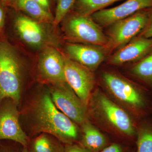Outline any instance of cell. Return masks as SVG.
<instances>
[{
    "label": "cell",
    "mask_w": 152,
    "mask_h": 152,
    "mask_svg": "<svg viewBox=\"0 0 152 152\" xmlns=\"http://www.w3.org/2000/svg\"><path fill=\"white\" fill-rule=\"evenodd\" d=\"M49 134L42 133L32 143L33 152H64V147L58 139Z\"/></svg>",
    "instance_id": "cell-20"
},
{
    "label": "cell",
    "mask_w": 152,
    "mask_h": 152,
    "mask_svg": "<svg viewBox=\"0 0 152 152\" xmlns=\"http://www.w3.org/2000/svg\"><path fill=\"white\" fill-rule=\"evenodd\" d=\"M49 93L57 108L79 126L89 120L87 106L67 83L53 86Z\"/></svg>",
    "instance_id": "cell-8"
},
{
    "label": "cell",
    "mask_w": 152,
    "mask_h": 152,
    "mask_svg": "<svg viewBox=\"0 0 152 152\" xmlns=\"http://www.w3.org/2000/svg\"><path fill=\"white\" fill-rule=\"evenodd\" d=\"M49 12L52 14V10L53 0H34Z\"/></svg>",
    "instance_id": "cell-25"
},
{
    "label": "cell",
    "mask_w": 152,
    "mask_h": 152,
    "mask_svg": "<svg viewBox=\"0 0 152 152\" xmlns=\"http://www.w3.org/2000/svg\"><path fill=\"white\" fill-rule=\"evenodd\" d=\"M17 105L9 98L0 102V141H12L27 147L28 139L20 124Z\"/></svg>",
    "instance_id": "cell-10"
},
{
    "label": "cell",
    "mask_w": 152,
    "mask_h": 152,
    "mask_svg": "<svg viewBox=\"0 0 152 152\" xmlns=\"http://www.w3.org/2000/svg\"><path fill=\"white\" fill-rule=\"evenodd\" d=\"M0 152H18L13 147L0 143Z\"/></svg>",
    "instance_id": "cell-27"
},
{
    "label": "cell",
    "mask_w": 152,
    "mask_h": 152,
    "mask_svg": "<svg viewBox=\"0 0 152 152\" xmlns=\"http://www.w3.org/2000/svg\"><path fill=\"white\" fill-rule=\"evenodd\" d=\"M76 0H57L53 26L56 27L73 7Z\"/></svg>",
    "instance_id": "cell-21"
},
{
    "label": "cell",
    "mask_w": 152,
    "mask_h": 152,
    "mask_svg": "<svg viewBox=\"0 0 152 152\" xmlns=\"http://www.w3.org/2000/svg\"><path fill=\"white\" fill-rule=\"evenodd\" d=\"M64 57L66 82L87 106L93 91L97 86L94 72L71 60L65 54Z\"/></svg>",
    "instance_id": "cell-9"
},
{
    "label": "cell",
    "mask_w": 152,
    "mask_h": 152,
    "mask_svg": "<svg viewBox=\"0 0 152 152\" xmlns=\"http://www.w3.org/2000/svg\"><path fill=\"white\" fill-rule=\"evenodd\" d=\"M52 25L22 14L17 15L14 21V29L21 40L33 48L41 50L59 46L58 38L50 27Z\"/></svg>",
    "instance_id": "cell-6"
},
{
    "label": "cell",
    "mask_w": 152,
    "mask_h": 152,
    "mask_svg": "<svg viewBox=\"0 0 152 152\" xmlns=\"http://www.w3.org/2000/svg\"><path fill=\"white\" fill-rule=\"evenodd\" d=\"M101 48L91 45L71 43L66 45L65 55L94 72L105 57Z\"/></svg>",
    "instance_id": "cell-14"
},
{
    "label": "cell",
    "mask_w": 152,
    "mask_h": 152,
    "mask_svg": "<svg viewBox=\"0 0 152 152\" xmlns=\"http://www.w3.org/2000/svg\"><path fill=\"white\" fill-rule=\"evenodd\" d=\"M129 72L139 83L152 92V51L135 63L130 69Z\"/></svg>",
    "instance_id": "cell-17"
},
{
    "label": "cell",
    "mask_w": 152,
    "mask_h": 152,
    "mask_svg": "<svg viewBox=\"0 0 152 152\" xmlns=\"http://www.w3.org/2000/svg\"><path fill=\"white\" fill-rule=\"evenodd\" d=\"M122 0H76L74 12L86 16H91L106 7Z\"/></svg>",
    "instance_id": "cell-19"
},
{
    "label": "cell",
    "mask_w": 152,
    "mask_h": 152,
    "mask_svg": "<svg viewBox=\"0 0 152 152\" xmlns=\"http://www.w3.org/2000/svg\"><path fill=\"white\" fill-rule=\"evenodd\" d=\"M152 20V8L139 11L111 25L107 48H121L141 33Z\"/></svg>",
    "instance_id": "cell-7"
},
{
    "label": "cell",
    "mask_w": 152,
    "mask_h": 152,
    "mask_svg": "<svg viewBox=\"0 0 152 152\" xmlns=\"http://www.w3.org/2000/svg\"><path fill=\"white\" fill-rule=\"evenodd\" d=\"M80 127V144L92 152H99L112 143L108 136L89 120Z\"/></svg>",
    "instance_id": "cell-15"
},
{
    "label": "cell",
    "mask_w": 152,
    "mask_h": 152,
    "mask_svg": "<svg viewBox=\"0 0 152 152\" xmlns=\"http://www.w3.org/2000/svg\"><path fill=\"white\" fill-rule=\"evenodd\" d=\"M7 6L0 1V34L1 32L5 22Z\"/></svg>",
    "instance_id": "cell-24"
},
{
    "label": "cell",
    "mask_w": 152,
    "mask_h": 152,
    "mask_svg": "<svg viewBox=\"0 0 152 152\" xmlns=\"http://www.w3.org/2000/svg\"><path fill=\"white\" fill-rule=\"evenodd\" d=\"M64 152H92L80 143L67 144L64 147Z\"/></svg>",
    "instance_id": "cell-23"
},
{
    "label": "cell",
    "mask_w": 152,
    "mask_h": 152,
    "mask_svg": "<svg viewBox=\"0 0 152 152\" xmlns=\"http://www.w3.org/2000/svg\"><path fill=\"white\" fill-rule=\"evenodd\" d=\"M135 152H152V116L137 123Z\"/></svg>",
    "instance_id": "cell-18"
},
{
    "label": "cell",
    "mask_w": 152,
    "mask_h": 152,
    "mask_svg": "<svg viewBox=\"0 0 152 152\" xmlns=\"http://www.w3.org/2000/svg\"><path fill=\"white\" fill-rule=\"evenodd\" d=\"M24 71L23 63L15 48L7 40L0 41V102L9 98L19 103Z\"/></svg>",
    "instance_id": "cell-4"
},
{
    "label": "cell",
    "mask_w": 152,
    "mask_h": 152,
    "mask_svg": "<svg viewBox=\"0 0 152 152\" xmlns=\"http://www.w3.org/2000/svg\"><path fill=\"white\" fill-rule=\"evenodd\" d=\"M100 87L136 121L152 116V92L143 86L111 69L100 73Z\"/></svg>",
    "instance_id": "cell-2"
},
{
    "label": "cell",
    "mask_w": 152,
    "mask_h": 152,
    "mask_svg": "<svg viewBox=\"0 0 152 152\" xmlns=\"http://www.w3.org/2000/svg\"><path fill=\"white\" fill-rule=\"evenodd\" d=\"M152 51V38L140 36L119 49L109 58L108 64L119 66L128 63H136Z\"/></svg>",
    "instance_id": "cell-13"
},
{
    "label": "cell",
    "mask_w": 152,
    "mask_h": 152,
    "mask_svg": "<svg viewBox=\"0 0 152 152\" xmlns=\"http://www.w3.org/2000/svg\"><path fill=\"white\" fill-rule=\"evenodd\" d=\"M61 22L64 35L71 42L100 48L107 47V37L91 16L83 15L73 11L71 13L69 12Z\"/></svg>",
    "instance_id": "cell-5"
},
{
    "label": "cell",
    "mask_w": 152,
    "mask_h": 152,
    "mask_svg": "<svg viewBox=\"0 0 152 152\" xmlns=\"http://www.w3.org/2000/svg\"><path fill=\"white\" fill-rule=\"evenodd\" d=\"M31 115L36 133L49 134L66 145L74 143L80 137V126L57 108L49 92L37 97Z\"/></svg>",
    "instance_id": "cell-3"
},
{
    "label": "cell",
    "mask_w": 152,
    "mask_h": 152,
    "mask_svg": "<svg viewBox=\"0 0 152 152\" xmlns=\"http://www.w3.org/2000/svg\"><path fill=\"white\" fill-rule=\"evenodd\" d=\"M89 120L109 137L135 146L137 122L97 86L87 104Z\"/></svg>",
    "instance_id": "cell-1"
},
{
    "label": "cell",
    "mask_w": 152,
    "mask_h": 152,
    "mask_svg": "<svg viewBox=\"0 0 152 152\" xmlns=\"http://www.w3.org/2000/svg\"><path fill=\"white\" fill-rule=\"evenodd\" d=\"M6 6H11V4L13 0H0Z\"/></svg>",
    "instance_id": "cell-28"
},
{
    "label": "cell",
    "mask_w": 152,
    "mask_h": 152,
    "mask_svg": "<svg viewBox=\"0 0 152 152\" xmlns=\"http://www.w3.org/2000/svg\"><path fill=\"white\" fill-rule=\"evenodd\" d=\"M152 8V0H126L119 5L104 9L91 16L100 27H106L139 11Z\"/></svg>",
    "instance_id": "cell-12"
},
{
    "label": "cell",
    "mask_w": 152,
    "mask_h": 152,
    "mask_svg": "<svg viewBox=\"0 0 152 152\" xmlns=\"http://www.w3.org/2000/svg\"><path fill=\"white\" fill-rule=\"evenodd\" d=\"M41 50L38 61V70L41 77L53 86L67 83L64 54L54 47H47Z\"/></svg>",
    "instance_id": "cell-11"
},
{
    "label": "cell",
    "mask_w": 152,
    "mask_h": 152,
    "mask_svg": "<svg viewBox=\"0 0 152 152\" xmlns=\"http://www.w3.org/2000/svg\"><path fill=\"white\" fill-rule=\"evenodd\" d=\"M21 152H30V151L28 149L27 147H23V149Z\"/></svg>",
    "instance_id": "cell-29"
},
{
    "label": "cell",
    "mask_w": 152,
    "mask_h": 152,
    "mask_svg": "<svg viewBox=\"0 0 152 152\" xmlns=\"http://www.w3.org/2000/svg\"><path fill=\"white\" fill-rule=\"evenodd\" d=\"M136 147L123 143L115 142L99 152H135Z\"/></svg>",
    "instance_id": "cell-22"
},
{
    "label": "cell",
    "mask_w": 152,
    "mask_h": 152,
    "mask_svg": "<svg viewBox=\"0 0 152 152\" xmlns=\"http://www.w3.org/2000/svg\"><path fill=\"white\" fill-rule=\"evenodd\" d=\"M140 36L147 38H152V20Z\"/></svg>",
    "instance_id": "cell-26"
},
{
    "label": "cell",
    "mask_w": 152,
    "mask_h": 152,
    "mask_svg": "<svg viewBox=\"0 0 152 152\" xmlns=\"http://www.w3.org/2000/svg\"><path fill=\"white\" fill-rule=\"evenodd\" d=\"M11 6L32 18L53 25V14L46 10L34 0H13Z\"/></svg>",
    "instance_id": "cell-16"
}]
</instances>
